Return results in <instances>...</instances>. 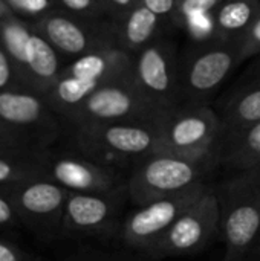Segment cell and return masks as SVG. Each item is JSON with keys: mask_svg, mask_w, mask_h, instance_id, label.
Wrapping results in <instances>:
<instances>
[{"mask_svg": "<svg viewBox=\"0 0 260 261\" xmlns=\"http://www.w3.org/2000/svg\"><path fill=\"white\" fill-rule=\"evenodd\" d=\"M3 3L14 15L29 23L58 9L55 0H3Z\"/></svg>", "mask_w": 260, "mask_h": 261, "instance_id": "d4e9b609", "label": "cell"}, {"mask_svg": "<svg viewBox=\"0 0 260 261\" xmlns=\"http://www.w3.org/2000/svg\"><path fill=\"white\" fill-rule=\"evenodd\" d=\"M133 80L141 93L161 112L181 106L182 95L176 44L167 37H158L136 52Z\"/></svg>", "mask_w": 260, "mask_h": 261, "instance_id": "8fae6325", "label": "cell"}, {"mask_svg": "<svg viewBox=\"0 0 260 261\" xmlns=\"http://www.w3.org/2000/svg\"><path fill=\"white\" fill-rule=\"evenodd\" d=\"M75 261H150L146 255L133 251H123V252H112V254H97L92 257L80 258Z\"/></svg>", "mask_w": 260, "mask_h": 261, "instance_id": "d6a6232c", "label": "cell"}, {"mask_svg": "<svg viewBox=\"0 0 260 261\" xmlns=\"http://www.w3.org/2000/svg\"><path fill=\"white\" fill-rule=\"evenodd\" d=\"M219 116L222 121L221 148L239 133L259 122L260 75L248 80H239Z\"/></svg>", "mask_w": 260, "mask_h": 261, "instance_id": "9a60e30c", "label": "cell"}, {"mask_svg": "<svg viewBox=\"0 0 260 261\" xmlns=\"http://www.w3.org/2000/svg\"><path fill=\"white\" fill-rule=\"evenodd\" d=\"M46 177L69 193H107L126 185L118 168L98 162L78 150H46Z\"/></svg>", "mask_w": 260, "mask_h": 261, "instance_id": "5bb4252c", "label": "cell"}, {"mask_svg": "<svg viewBox=\"0 0 260 261\" xmlns=\"http://www.w3.org/2000/svg\"><path fill=\"white\" fill-rule=\"evenodd\" d=\"M115 24L120 46L135 55L158 37H161V28L164 21L149 8L138 3Z\"/></svg>", "mask_w": 260, "mask_h": 261, "instance_id": "ac0fdd59", "label": "cell"}, {"mask_svg": "<svg viewBox=\"0 0 260 261\" xmlns=\"http://www.w3.org/2000/svg\"><path fill=\"white\" fill-rule=\"evenodd\" d=\"M0 261H28L25 254L12 243L0 240Z\"/></svg>", "mask_w": 260, "mask_h": 261, "instance_id": "e575fe53", "label": "cell"}, {"mask_svg": "<svg viewBox=\"0 0 260 261\" xmlns=\"http://www.w3.org/2000/svg\"><path fill=\"white\" fill-rule=\"evenodd\" d=\"M242 41L211 40L193 44L179 60L182 104H208L227 76L241 64Z\"/></svg>", "mask_w": 260, "mask_h": 261, "instance_id": "5b68a950", "label": "cell"}, {"mask_svg": "<svg viewBox=\"0 0 260 261\" xmlns=\"http://www.w3.org/2000/svg\"><path fill=\"white\" fill-rule=\"evenodd\" d=\"M158 153L221 161V116L208 104H181L156 119Z\"/></svg>", "mask_w": 260, "mask_h": 261, "instance_id": "7a4b0ae2", "label": "cell"}, {"mask_svg": "<svg viewBox=\"0 0 260 261\" xmlns=\"http://www.w3.org/2000/svg\"><path fill=\"white\" fill-rule=\"evenodd\" d=\"M63 67L58 50L34 31L28 46L26 66L20 78V89L44 96L61 75Z\"/></svg>", "mask_w": 260, "mask_h": 261, "instance_id": "e0dca14e", "label": "cell"}, {"mask_svg": "<svg viewBox=\"0 0 260 261\" xmlns=\"http://www.w3.org/2000/svg\"><path fill=\"white\" fill-rule=\"evenodd\" d=\"M247 261H260V239L257 240V243L254 245V248L251 249Z\"/></svg>", "mask_w": 260, "mask_h": 261, "instance_id": "d590c367", "label": "cell"}, {"mask_svg": "<svg viewBox=\"0 0 260 261\" xmlns=\"http://www.w3.org/2000/svg\"><path fill=\"white\" fill-rule=\"evenodd\" d=\"M219 159H188L155 153L139 164L126 182L129 200L136 205L178 194L205 184Z\"/></svg>", "mask_w": 260, "mask_h": 261, "instance_id": "3957f363", "label": "cell"}, {"mask_svg": "<svg viewBox=\"0 0 260 261\" xmlns=\"http://www.w3.org/2000/svg\"><path fill=\"white\" fill-rule=\"evenodd\" d=\"M100 86L103 84L61 72L55 84L44 95V99L63 122V119H66L77 107H80Z\"/></svg>", "mask_w": 260, "mask_h": 261, "instance_id": "7402d4cb", "label": "cell"}, {"mask_svg": "<svg viewBox=\"0 0 260 261\" xmlns=\"http://www.w3.org/2000/svg\"><path fill=\"white\" fill-rule=\"evenodd\" d=\"M156 119L147 122L92 124L70 128L74 148L115 168L118 162L124 161H136L139 164L158 153Z\"/></svg>", "mask_w": 260, "mask_h": 261, "instance_id": "277c9868", "label": "cell"}, {"mask_svg": "<svg viewBox=\"0 0 260 261\" xmlns=\"http://www.w3.org/2000/svg\"><path fill=\"white\" fill-rule=\"evenodd\" d=\"M31 24L61 57L70 60L101 49L121 47L116 24L109 18H84L55 9Z\"/></svg>", "mask_w": 260, "mask_h": 261, "instance_id": "9c48e42d", "label": "cell"}, {"mask_svg": "<svg viewBox=\"0 0 260 261\" xmlns=\"http://www.w3.org/2000/svg\"><path fill=\"white\" fill-rule=\"evenodd\" d=\"M5 9H6V6H5L3 0H0V12H2V11H5Z\"/></svg>", "mask_w": 260, "mask_h": 261, "instance_id": "8d00e7d4", "label": "cell"}, {"mask_svg": "<svg viewBox=\"0 0 260 261\" xmlns=\"http://www.w3.org/2000/svg\"><path fill=\"white\" fill-rule=\"evenodd\" d=\"M18 222L46 237L60 236L69 191L46 176L5 190Z\"/></svg>", "mask_w": 260, "mask_h": 261, "instance_id": "4fadbf2b", "label": "cell"}, {"mask_svg": "<svg viewBox=\"0 0 260 261\" xmlns=\"http://www.w3.org/2000/svg\"><path fill=\"white\" fill-rule=\"evenodd\" d=\"M222 0H178L176 11L172 18V24L181 28L187 17L196 12H207V11H215Z\"/></svg>", "mask_w": 260, "mask_h": 261, "instance_id": "4316f807", "label": "cell"}, {"mask_svg": "<svg viewBox=\"0 0 260 261\" xmlns=\"http://www.w3.org/2000/svg\"><path fill=\"white\" fill-rule=\"evenodd\" d=\"M221 234V205L216 188L207 187L146 254L150 261L192 255L204 251Z\"/></svg>", "mask_w": 260, "mask_h": 261, "instance_id": "52a82bcc", "label": "cell"}, {"mask_svg": "<svg viewBox=\"0 0 260 261\" xmlns=\"http://www.w3.org/2000/svg\"><path fill=\"white\" fill-rule=\"evenodd\" d=\"M216 194L225 243L221 261H247L260 239V205L239 173L216 188Z\"/></svg>", "mask_w": 260, "mask_h": 261, "instance_id": "ba28073f", "label": "cell"}, {"mask_svg": "<svg viewBox=\"0 0 260 261\" xmlns=\"http://www.w3.org/2000/svg\"><path fill=\"white\" fill-rule=\"evenodd\" d=\"M57 8L84 18H107L104 0H55Z\"/></svg>", "mask_w": 260, "mask_h": 261, "instance_id": "484cf974", "label": "cell"}, {"mask_svg": "<svg viewBox=\"0 0 260 261\" xmlns=\"http://www.w3.org/2000/svg\"><path fill=\"white\" fill-rule=\"evenodd\" d=\"M257 55H260V12L242 38L241 61L244 63L247 60H253Z\"/></svg>", "mask_w": 260, "mask_h": 261, "instance_id": "83f0119b", "label": "cell"}, {"mask_svg": "<svg viewBox=\"0 0 260 261\" xmlns=\"http://www.w3.org/2000/svg\"><path fill=\"white\" fill-rule=\"evenodd\" d=\"M127 200L126 185L107 193H69L60 236L118 237L124 220L123 210Z\"/></svg>", "mask_w": 260, "mask_h": 261, "instance_id": "30bf717a", "label": "cell"}, {"mask_svg": "<svg viewBox=\"0 0 260 261\" xmlns=\"http://www.w3.org/2000/svg\"><path fill=\"white\" fill-rule=\"evenodd\" d=\"M181 29L185 32V35L192 40L193 44H201V43H208L211 40H218L213 11L192 14L190 17H187Z\"/></svg>", "mask_w": 260, "mask_h": 261, "instance_id": "cb8c5ba5", "label": "cell"}, {"mask_svg": "<svg viewBox=\"0 0 260 261\" xmlns=\"http://www.w3.org/2000/svg\"><path fill=\"white\" fill-rule=\"evenodd\" d=\"M135 55L121 49H101L72 60L63 67V73L104 84L133 75Z\"/></svg>", "mask_w": 260, "mask_h": 261, "instance_id": "2e32d148", "label": "cell"}, {"mask_svg": "<svg viewBox=\"0 0 260 261\" xmlns=\"http://www.w3.org/2000/svg\"><path fill=\"white\" fill-rule=\"evenodd\" d=\"M61 133V119L43 95L11 89L0 92V148L43 151Z\"/></svg>", "mask_w": 260, "mask_h": 261, "instance_id": "6da1fadb", "label": "cell"}, {"mask_svg": "<svg viewBox=\"0 0 260 261\" xmlns=\"http://www.w3.org/2000/svg\"><path fill=\"white\" fill-rule=\"evenodd\" d=\"M44 164L46 150L0 148V190H8L31 179L46 176Z\"/></svg>", "mask_w": 260, "mask_h": 261, "instance_id": "d6986e66", "label": "cell"}, {"mask_svg": "<svg viewBox=\"0 0 260 261\" xmlns=\"http://www.w3.org/2000/svg\"><path fill=\"white\" fill-rule=\"evenodd\" d=\"M11 89H18L17 75L9 55L0 44V92L11 90Z\"/></svg>", "mask_w": 260, "mask_h": 261, "instance_id": "f1b7e54d", "label": "cell"}, {"mask_svg": "<svg viewBox=\"0 0 260 261\" xmlns=\"http://www.w3.org/2000/svg\"><path fill=\"white\" fill-rule=\"evenodd\" d=\"M207 187V184H202L138 206L124 217L118 239L129 251L146 255Z\"/></svg>", "mask_w": 260, "mask_h": 261, "instance_id": "7c38bea8", "label": "cell"}, {"mask_svg": "<svg viewBox=\"0 0 260 261\" xmlns=\"http://www.w3.org/2000/svg\"><path fill=\"white\" fill-rule=\"evenodd\" d=\"M139 3L149 8L162 21H169L172 24V18L176 11L178 0H139Z\"/></svg>", "mask_w": 260, "mask_h": 261, "instance_id": "f546056e", "label": "cell"}, {"mask_svg": "<svg viewBox=\"0 0 260 261\" xmlns=\"http://www.w3.org/2000/svg\"><path fill=\"white\" fill-rule=\"evenodd\" d=\"M138 3H139V0H104L107 18L112 20L113 23H116L129 11H132Z\"/></svg>", "mask_w": 260, "mask_h": 261, "instance_id": "4dcf8cb0", "label": "cell"}, {"mask_svg": "<svg viewBox=\"0 0 260 261\" xmlns=\"http://www.w3.org/2000/svg\"><path fill=\"white\" fill-rule=\"evenodd\" d=\"M34 34V28L29 21L14 15L8 8L0 12V44L6 50L14 66L17 83L20 89V78L26 66V55L29 40Z\"/></svg>", "mask_w": 260, "mask_h": 261, "instance_id": "44dd1931", "label": "cell"}, {"mask_svg": "<svg viewBox=\"0 0 260 261\" xmlns=\"http://www.w3.org/2000/svg\"><path fill=\"white\" fill-rule=\"evenodd\" d=\"M18 222V217L15 214V210L8 199L5 190H0V229L3 228H12Z\"/></svg>", "mask_w": 260, "mask_h": 261, "instance_id": "1f68e13d", "label": "cell"}, {"mask_svg": "<svg viewBox=\"0 0 260 261\" xmlns=\"http://www.w3.org/2000/svg\"><path fill=\"white\" fill-rule=\"evenodd\" d=\"M221 162L238 173L260 165V121L221 148Z\"/></svg>", "mask_w": 260, "mask_h": 261, "instance_id": "603a6c76", "label": "cell"}, {"mask_svg": "<svg viewBox=\"0 0 260 261\" xmlns=\"http://www.w3.org/2000/svg\"><path fill=\"white\" fill-rule=\"evenodd\" d=\"M242 176V179L245 180L248 190L251 191L253 197L257 200V203L260 205V165L256 168L247 170V171H241L239 173Z\"/></svg>", "mask_w": 260, "mask_h": 261, "instance_id": "836d02e7", "label": "cell"}, {"mask_svg": "<svg viewBox=\"0 0 260 261\" xmlns=\"http://www.w3.org/2000/svg\"><path fill=\"white\" fill-rule=\"evenodd\" d=\"M260 12V0H222L213 11L219 40L242 41Z\"/></svg>", "mask_w": 260, "mask_h": 261, "instance_id": "ffe728a7", "label": "cell"}, {"mask_svg": "<svg viewBox=\"0 0 260 261\" xmlns=\"http://www.w3.org/2000/svg\"><path fill=\"white\" fill-rule=\"evenodd\" d=\"M161 113L164 112L141 93L130 75L100 86L63 122L70 128L109 122H147Z\"/></svg>", "mask_w": 260, "mask_h": 261, "instance_id": "8992f818", "label": "cell"}]
</instances>
